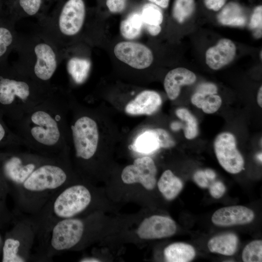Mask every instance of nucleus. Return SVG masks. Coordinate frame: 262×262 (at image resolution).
Returning a JSON list of instances; mask_svg holds the SVG:
<instances>
[{"mask_svg": "<svg viewBox=\"0 0 262 262\" xmlns=\"http://www.w3.org/2000/svg\"><path fill=\"white\" fill-rule=\"evenodd\" d=\"M71 180L66 155L44 162L14 191L17 213L37 214L52 196L72 182Z\"/></svg>", "mask_w": 262, "mask_h": 262, "instance_id": "f257e3e1", "label": "nucleus"}, {"mask_svg": "<svg viewBox=\"0 0 262 262\" xmlns=\"http://www.w3.org/2000/svg\"><path fill=\"white\" fill-rule=\"evenodd\" d=\"M18 55L14 65L35 80L45 84L55 73L64 58L56 46L36 30L33 33H19L14 49Z\"/></svg>", "mask_w": 262, "mask_h": 262, "instance_id": "f03ea898", "label": "nucleus"}, {"mask_svg": "<svg viewBox=\"0 0 262 262\" xmlns=\"http://www.w3.org/2000/svg\"><path fill=\"white\" fill-rule=\"evenodd\" d=\"M86 16L84 0H56L48 13L37 19V30L51 40L65 59L73 39L83 29Z\"/></svg>", "mask_w": 262, "mask_h": 262, "instance_id": "7ed1b4c3", "label": "nucleus"}, {"mask_svg": "<svg viewBox=\"0 0 262 262\" xmlns=\"http://www.w3.org/2000/svg\"><path fill=\"white\" fill-rule=\"evenodd\" d=\"M57 89L35 80L8 60L0 63V105L5 108L16 106L21 116Z\"/></svg>", "mask_w": 262, "mask_h": 262, "instance_id": "20e7f679", "label": "nucleus"}, {"mask_svg": "<svg viewBox=\"0 0 262 262\" xmlns=\"http://www.w3.org/2000/svg\"><path fill=\"white\" fill-rule=\"evenodd\" d=\"M44 101L21 116L25 117L23 135L34 153L49 157L66 155L61 144V114L45 105L44 107Z\"/></svg>", "mask_w": 262, "mask_h": 262, "instance_id": "39448f33", "label": "nucleus"}, {"mask_svg": "<svg viewBox=\"0 0 262 262\" xmlns=\"http://www.w3.org/2000/svg\"><path fill=\"white\" fill-rule=\"evenodd\" d=\"M12 234L4 241L2 262H26L32 261L37 230L29 216L17 213Z\"/></svg>", "mask_w": 262, "mask_h": 262, "instance_id": "423d86ee", "label": "nucleus"}, {"mask_svg": "<svg viewBox=\"0 0 262 262\" xmlns=\"http://www.w3.org/2000/svg\"><path fill=\"white\" fill-rule=\"evenodd\" d=\"M75 156L84 161L95 155L99 143V134L96 121L88 115L78 118L71 127Z\"/></svg>", "mask_w": 262, "mask_h": 262, "instance_id": "0eeeda50", "label": "nucleus"}, {"mask_svg": "<svg viewBox=\"0 0 262 262\" xmlns=\"http://www.w3.org/2000/svg\"><path fill=\"white\" fill-rule=\"evenodd\" d=\"M36 153L16 152L5 158L2 172L4 177L12 184L14 191L40 165L50 158Z\"/></svg>", "mask_w": 262, "mask_h": 262, "instance_id": "6e6552de", "label": "nucleus"}, {"mask_svg": "<svg viewBox=\"0 0 262 262\" xmlns=\"http://www.w3.org/2000/svg\"><path fill=\"white\" fill-rule=\"evenodd\" d=\"M214 149L219 163L226 171L237 174L243 169L244 160L232 134L225 132L218 134L214 141Z\"/></svg>", "mask_w": 262, "mask_h": 262, "instance_id": "1a4fd4ad", "label": "nucleus"}, {"mask_svg": "<svg viewBox=\"0 0 262 262\" xmlns=\"http://www.w3.org/2000/svg\"><path fill=\"white\" fill-rule=\"evenodd\" d=\"M157 172L153 160L144 156L126 166L121 173V179L126 184L139 183L146 189L151 190L156 185Z\"/></svg>", "mask_w": 262, "mask_h": 262, "instance_id": "9d476101", "label": "nucleus"}, {"mask_svg": "<svg viewBox=\"0 0 262 262\" xmlns=\"http://www.w3.org/2000/svg\"><path fill=\"white\" fill-rule=\"evenodd\" d=\"M114 51L118 60L136 69L148 67L153 60L151 50L139 43L131 41L119 42L115 46Z\"/></svg>", "mask_w": 262, "mask_h": 262, "instance_id": "9b49d317", "label": "nucleus"}, {"mask_svg": "<svg viewBox=\"0 0 262 262\" xmlns=\"http://www.w3.org/2000/svg\"><path fill=\"white\" fill-rule=\"evenodd\" d=\"M175 144L167 131L161 128H155L147 130L139 135L131 148L137 152L149 154L161 147H171Z\"/></svg>", "mask_w": 262, "mask_h": 262, "instance_id": "f8f14e48", "label": "nucleus"}, {"mask_svg": "<svg viewBox=\"0 0 262 262\" xmlns=\"http://www.w3.org/2000/svg\"><path fill=\"white\" fill-rule=\"evenodd\" d=\"M56 0H15L5 9L9 16L16 23L27 17L37 19L46 16Z\"/></svg>", "mask_w": 262, "mask_h": 262, "instance_id": "ddd939ff", "label": "nucleus"}, {"mask_svg": "<svg viewBox=\"0 0 262 262\" xmlns=\"http://www.w3.org/2000/svg\"><path fill=\"white\" fill-rule=\"evenodd\" d=\"M176 225L170 218L154 215L145 218L139 225L137 233L146 240L168 237L175 234Z\"/></svg>", "mask_w": 262, "mask_h": 262, "instance_id": "4468645a", "label": "nucleus"}, {"mask_svg": "<svg viewBox=\"0 0 262 262\" xmlns=\"http://www.w3.org/2000/svg\"><path fill=\"white\" fill-rule=\"evenodd\" d=\"M253 212L246 207L236 205L225 207L215 211L212 217L213 223L220 226L244 225L253 220Z\"/></svg>", "mask_w": 262, "mask_h": 262, "instance_id": "2eb2a0df", "label": "nucleus"}, {"mask_svg": "<svg viewBox=\"0 0 262 262\" xmlns=\"http://www.w3.org/2000/svg\"><path fill=\"white\" fill-rule=\"evenodd\" d=\"M236 51V46L231 40L222 39L206 51V64L211 69L218 70L233 60Z\"/></svg>", "mask_w": 262, "mask_h": 262, "instance_id": "dca6fc26", "label": "nucleus"}, {"mask_svg": "<svg viewBox=\"0 0 262 262\" xmlns=\"http://www.w3.org/2000/svg\"><path fill=\"white\" fill-rule=\"evenodd\" d=\"M162 103L161 97L157 92L144 90L127 104L125 111L131 115H150L159 109Z\"/></svg>", "mask_w": 262, "mask_h": 262, "instance_id": "f3484780", "label": "nucleus"}, {"mask_svg": "<svg viewBox=\"0 0 262 262\" xmlns=\"http://www.w3.org/2000/svg\"><path fill=\"white\" fill-rule=\"evenodd\" d=\"M16 23L5 9L0 12V63L8 60L10 54L14 50L19 35L16 30Z\"/></svg>", "mask_w": 262, "mask_h": 262, "instance_id": "a211bd4d", "label": "nucleus"}, {"mask_svg": "<svg viewBox=\"0 0 262 262\" xmlns=\"http://www.w3.org/2000/svg\"><path fill=\"white\" fill-rule=\"evenodd\" d=\"M196 79L194 72L184 67H177L169 71L164 82L168 98L170 100L176 99L180 94L181 87L192 84Z\"/></svg>", "mask_w": 262, "mask_h": 262, "instance_id": "6ab92c4d", "label": "nucleus"}, {"mask_svg": "<svg viewBox=\"0 0 262 262\" xmlns=\"http://www.w3.org/2000/svg\"><path fill=\"white\" fill-rule=\"evenodd\" d=\"M238 243V239L235 234L226 233L211 238L208 242V247L212 252L231 256L236 251Z\"/></svg>", "mask_w": 262, "mask_h": 262, "instance_id": "aec40b11", "label": "nucleus"}, {"mask_svg": "<svg viewBox=\"0 0 262 262\" xmlns=\"http://www.w3.org/2000/svg\"><path fill=\"white\" fill-rule=\"evenodd\" d=\"M91 66L90 60L85 57L72 56L67 60V72L73 81L77 84H81L86 80Z\"/></svg>", "mask_w": 262, "mask_h": 262, "instance_id": "412c9836", "label": "nucleus"}, {"mask_svg": "<svg viewBox=\"0 0 262 262\" xmlns=\"http://www.w3.org/2000/svg\"><path fill=\"white\" fill-rule=\"evenodd\" d=\"M218 21L224 25L242 27L246 25V18L241 7L230 2L222 9L217 16Z\"/></svg>", "mask_w": 262, "mask_h": 262, "instance_id": "4be33fe9", "label": "nucleus"}, {"mask_svg": "<svg viewBox=\"0 0 262 262\" xmlns=\"http://www.w3.org/2000/svg\"><path fill=\"white\" fill-rule=\"evenodd\" d=\"M158 189L166 199H174L183 188L181 180L170 170H166L162 174L157 183Z\"/></svg>", "mask_w": 262, "mask_h": 262, "instance_id": "5701e85b", "label": "nucleus"}, {"mask_svg": "<svg viewBox=\"0 0 262 262\" xmlns=\"http://www.w3.org/2000/svg\"><path fill=\"white\" fill-rule=\"evenodd\" d=\"M165 260L169 262H188L195 257L196 252L190 245L175 243L168 246L164 250Z\"/></svg>", "mask_w": 262, "mask_h": 262, "instance_id": "b1692460", "label": "nucleus"}, {"mask_svg": "<svg viewBox=\"0 0 262 262\" xmlns=\"http://www.w3.org/2000/svg\"><path fill=\"white\" fill-rule=\"evenodd\" d=\"M143 28V21L141 14L133 13L121 22L120 31L125 38L131 40L140 35Z\"/></svg>", "mask_w": 262, "mask_h": 262, "instance_id": "393cba45", "label": "nucleus"}, {"mask_svg": "<svg viewBox=\"0 0 262 262\" xmlns=\"http://www.w3.org/2000/svg\"><path fill=\"white\" fill-rule=\"evenodd\" d=\"M192 103L206 114L216 112L222 104L221 98L215 94H203L196 92L192 96Z\"/></svg>", "mask_w": 262, "mask_h": 262, "instance_id": "a878e982", "label": "nucleus"}, {"mask_svg": "<svg viewBox=\"0 0 262 262\" xmlns=\"http://www.w3.org/2000/svg\"><path fill=\"white\" fill-rule=\"evenodd\" d=\"M177 116L185 122L184 127L185 137L188 139H192L198 133V122L196 118L187 109L180 108L176 111Z\"/></svg>", "mask_w": 262, "mask_h": 262, "instance_id": "bb28decb", "label": "nucleus"}, {"mask_svg": "<svg viewBox=\"0 0 262 262\" xmlns=\"http://www.w3.org/2000/svg\"><path fill=\"white\" fill-rule=\"evenodd\" d=\"M195 6V0H175L172 15L179 22H183L192 14Z\"/></svg>", "mask_w": 262, "mask_h": 262, "instance_id": "cd10ccee", "label": "nucleus"}, {"mask_svg": "<svg viewBox=\"0 0 262 262\" xmlns=\"http://www.w3.org/2000/svg\"><path fill=\"white\" fill-rule=\"evenodd\" d=\"M141 16L143 23L160 25L163 20V15L160 8L153 3H147L144 5Z\"/></svg>", "mask_w": 262, "mask_h": 262, "instance_id": "c85d7f7f", "label": "nucleus"}, {"mask_svg": "<svg viewBox=\"0 0 262 262\" xmlns=\"http://www.w3.org/2000/svg\"><path fill=\"white\" fill-rule=\"evenodd\" d=\"M242 259L245 262H261L262 240H255L247 245L243 251Z\"/></svg>", "mask_w": 262, "mask_h": 262, "instance_id": "c756f323", "label": "nucleus"}, {"mask_svg": "<svg viewBox=\"0 0 262 262\" xmlns=\"http://www.w3.org/2000/svg\"><path fill=\"white\" fill-rule=\"evenodd\" d=\"M262 6L261 5L256 7L251 16L249 27L255 30V36L257 38L262 36Z\"/></svg>", "mask_w": 262, "mask_h": 262, "instance_id": "7c9ffc66", "label": "nucleus"}, {"mask_svg": "<svg viewBox=\"0 0 262 262\" xmlns=\"http://www.w3.org/2000/svg\"><path fill=\"white\" fill-rule=\"evenodd\" d=\"M208 188L211 195L215 198L222 196L226 191V187L223 183L215 180L210 183Z\"/></svg>", "mask_w": 262, "mask_h": 262, "instance_id": "2f4dec72", "label": "nucleus"}, {"mask_svg": "<svg viewBox=\"0 0 262 262\" xmlns=\"http://www.w3.org/2000/svg\"><path fill=\"white\" fill-rule=\"evenodd\" d=\"M127 2V0H106V4L111 12L118 13L125 9Z\"/></svg>", "mask_w": 262, "mask_h": 262, "instance_id": "473e14b6", "label": "nucleus"}, {"mask_svg": "<svg viewBox=\"0 0 262 262\" xmlns=\"http://www.w3.org/2000/svg\"><path fill=\"white\" fill-rule=\"evenodd\" d=\"M194 180L199 187L203 188H208L213 181L208 179L204 171L202 170H197L195 172L194 175Z\"/></svg>", "mask_w": 262, "mask_h": 262, "instance_id": "72a5a7b5", "label": "nucleus"}, {"mask_svg": "<svg viewBox=\"0 0 262 262\" xmlns=\"http://www.w3.org/2000/svg\"><path fill=\"white\" fill-rule=\"evenodd\" d=\"M196 92L203 94H216L217 92V88L213 83L205 82L198 85Z\"/></svg>", "mask_w": 262, "mask_h": 262, "instance_id": "f704fd0d", "label": "nucleus"}, {"mask_svg": "<svg viewBox=\"0 0 262 262\" xmlns=\"http://www.w3.org/2000/svg\"><path fill=\"white\" fill-rule=\"evenodd\" d=\"M226 0H204L206 7L215 11L219 10L224 5Z\"/></svg>", "mask_w": 262, "mask_h": 262, "instance_id": "c9c22d12", "label": "nucleus"}, {"mask_svg": "<svg viewBox=\"0 0 262 262\" xmlns=\"http://www.w3.org/2000/svg\"><path fill=\"white\" fill-rule=\"evenodd\" d=\"M143 27L150 34L153 36L158 35L161 31L160 25H152L143 23Z\"/></svg>", "mask_w": 262, "mask_h": 262, "instance_id": "e433bc0d", "label": "nucleus"}, {"mask_svg": "<svg viewBox=\"0 0 262 262\" xmlns=\"http://www.w3.org/2000/svg\"><path fill=\"white\" fill-rule=\"evenodd\" d=\"M152 3L161 7L163 8H166L169 5V0H147Z\"/></svg>", "mask_w": 262, "mask_h": 262, "instance_id": "4c0bfd02", "label": "nucleus"}, {"mask_svg": "<svg viewBox=\"0 0 262 262\" xmlns=\"http://www.w3.org/2000/svg\"><path fill=\"white\" fill-rule=\"evenodd\" d=\"M208 179L211 181L215 180L216 175L215 172L211 169H206L204 170Z\"/></svg>", "mask_w": 262, "mask_h": 262, "instance_id": "58836bf2", "label": "nucleus"}, {"mask_svg": "<svg viewBox=\"0 0 262 262\" xmlns=\"http://www.w3.org/2000/svg\"><path fill=\"white\" fill-rule=\"evenodd\" d=\"M6 136V131L3 125V124L0 122V143L5 139Z\"/></svg>", "mask_w": 262, "mask_h": 262, "instance_id": "ea45409f", "label": "nucleus"}, {"mask_svg": "<svg viewBox=\"0 0 262 262\" xmlns=\"http://www.w3.org/2000/svg\"><path fill=\"white\" fill-rule=\"evenodd\" d=\"M81 262H101L99 259L93 257H86L82 258L80 261Z\"/></svg>", "mask_w": 262, "mask_h": 262, "instance_id": "a19ab883", "label": "nucleus"}, {"mask_svg": "<svg viewBox=\"0 0 262 262\" xmlns=\"http://www.w3.org/2000/svg\"><path fill=\"white\" fill-rule=\"evenodd\" d=\"M257 102L259 105L262 107V86L260 87L258 95H257Z\"/></svg>", "mask_w": 262, "mask_h": 262, "instance_id": "79ce46f5", "label": "nucleus"}, {"mask_svg": "<svg viewBox=\"0 0 262 262\" xmlns=\"http://www.w3.org/2000/svg\"><path fill=\"white\" fill-rule=\"evenodd\" d=\"M15 0H3L5 9L9 7Z\"/></svg>", "mask_w": 262, "mask_h": 262, "instance_id": "37998d69", "label": "nucleus"}, {"mask_svg": "<svg viewBox=\"0 0 262 262\" xmlns=\"http://www.w3.org/2000/svg\"><path fill=\"white\" fill-rule=\"evenodd\" d=\"M2 178L0 175V196L3 193Z\"/></svg>", "mask_w": 262, "mask_h": 262, "instance_id": "c03bdc74", "label": "nucleus"}, {"mask_svg": "<svg viewBox=\"0 0 262 262\" xmlns=\"http://www.w3.org/2000/svg\"><path fill=\"white\" fill-rule=\"evenodd\" d=\"M4 4L3 0H0V12L4 10Z\"/></svg>", "mask_w": 262, "mask_h": 262, "instance_id": "a18cd8bd", "label": "nucleus"}, {"mask_svg": "<svg viewBox=\"0 0 262 262\" xmlns=\"http://www.w3.org/2000/svg\"><path fill=\"white\" fill-rule=\"evenodd\" d=\"M258 159H259V160L261 162H262V153H260L259 154V155H258V157H257Z\"/></svg>", "mask_w": 262, "mask_h": 262, "instance_id": "49530a36", "label": "nucleus"}]
</instances>
